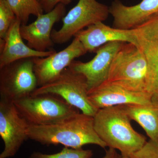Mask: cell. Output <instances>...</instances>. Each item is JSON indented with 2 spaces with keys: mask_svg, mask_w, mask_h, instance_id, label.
Instances as JSON below:
<instances>
[{
  "mask_svg": "<svg viewBox=\"0 0 158 158\" xmlns=\"http://www.w3.org/2000/svg\"><path fill=\"white\" fill-rule=\"evenodd\" d=\"M65 6L59 4L52 11L44 13L30 24H21L20 28L23 39L29 47L39 52L50 50L54 43L52 39L53 27L65 15Z\"/></svg>",
  "mask_w": 158,
  "mask_h": 158,
  "instance_id": "8fae6325",
  "label": "cell"
},
{
  "mask_svg": "<svg viewBox=\"0 0 158 158\" xmlns=\"http://www.w3.org/2000/svg\"><path fill=\"white\" fill-rule=\"evenodd\" d=\"M110 14L109 7L96 0H79L62 19L61 28L53 29L52 40L54 44L65 43L85 28L104 21Z\"/></svg>",
  "mask_w": 158,
  "mask_h": 158,
  "instance_id": "8992f818",
  "label": "cell"
},
{
  "mask_svg": "<svg viewBox=\"0 0 158 158\" xmlns=\"http://www.w3.org/2000/svg\"><path fill=\"white\" fill-rule=\"evenodd\" d=\"M109 8L113 18V27L121 30L136 29L158 15V0H142L131 6L115 0Z\"/></svg>",
  "mask_w": 158,
  "mask_h": 158,
  "instance_id": "4fadbf2b",
  "label": "cell"
},
{
  "mask_svg": "<svg viewBox=\"0 0 158 158\" xmlns=\"http://www.w3.org/2000/svg\"><path fill=\"white\" fill-rule=\"evenodd\" d=\"M73 0H40V3L44 13H47L53 10L59 4L66 6L70 4Z\"/></svg>",
  "mask_w": 158,
  "mask_h": 158,
  "instance_id": "7402d4cb",
  "label": "cell"
},
{
  "mask_svg": "<svg viewBox=\"0 0 158 158\" xmlns=\"http://www.w3.org/2000/svg\"><path fill=\"white\" fill-rule=\"evenodd\" d=\"M93 152L90 150L74 149L65 147L60 152L53 154H46L34 152L29 158H91Z\"/></svg>",
  "mask_w": 158,
  "mask_h": 158,
  "instance_id": "d6986e66",
  "label": "cell"
},
{
  "mask_svg": "<svg viewBox=\"0 0 158 158\" xmlns=\"http://www.w3.org/2000/svg\"></svg>",
  "mask_w": 158,
  "mask_h": 158,
  "instance_id": "484cf974",
  "label": "cell"
},
{
  "mask_svg": "<svg viewBox=\"0 0 158 158\" xmlns=\"http://www.w3.org/2000/svg\"><path fill=\"white\" fill-rule=\"evenodd\" d=\"M124 42L114 41L106 44L96 50L93 59L84 62L74 60L69 67L85 77L88 92L105 83L116 53Z\"/></svg>",
  "mask_w": 158,
  "mask_h": 158,
  "instance_id": "30bf717a",
  "label": "cell"
},
{
  "mask_svg": "<svg viewBox=\"0 0 158 158\" xmlns=\"http://www.w3.org/2000/svg\"><path fill=\"white\" fill-rule=\"evenodd\" d=\"M13 103L30 125L55 124L80 113L78 109L52 94L31 95Z\"/></svg>",
  "mask_w": 158,
  "mask_h": 158,
  "instance_id": "277c9868",
  "label": "cell"
},
{
  "mask_svg": "<svg viewBox=\"0 0 158 158\" xmlns=\"http://www.w3.org/2000/svg\"><path fill=\"white\" fill-rule=\"evenodd\" d=\"M121 155H119L116 152V149L109 148L106 151L104 156L103 158H120Z\"/></svg>",
  "mask_w": 158,
  "mask_h": 158,
  "instance_id": "603a6c76",
  "label": "cell"
},
{
  "mask_svg": "<svg viewBox=\"0 0 158 158\" xmlns=\"http://www.w3.org/2000/svg\"><path fill=\"white\" fill-rule=\"evenodd\" d=\"M33 58L21 59L0 68V96L15 102L32 95L38 88Z\"/></svg>",
  "mask_w": 158,
  "mask_h": 158,
  "instance_id": "52a82bcc",
  "label": "cell"
},
{
  "mask_svg": "<svg viewBox=\"0 0 158 158\" xmlns=\"http://www.w3.org/2000/svg\"><path fill=\"white\" fill-rule=\"evenodd\" d=\"M135 30L138 46L147 59L149 69V94L158 108V15Z\"/></svg>",
  "mask_w": 158,
  "mask_h": 158,
  "instance_id": "7c38bea8",
  "label": "cell"
},
{
  "mask_svg": "<svg viewBox=\"0 0 158 158\" xmlns=\"http://www.w3.org/2000/svg\"><path fill=\"white\" fill-rule=\"evenodd\" d=\"M93 118L99 138L123 156L129 158L147 142L145 136L133 128L124 105L99 109Z\"/></svg>",
  "mask_w": 158,
  "mask_h": 158,
  "instance_id": "7a4b0ae2",
  "label": "cell"
},
{
  "mask_svg": "<svg viewBox=\"0 0 158 158\" xmlns=\"http://www.w3.org/2000/svg\"><path fill=\"white\" fill-rule=\"evenodd\" d=\"M21 22L16 18L6 34L4 46L0 49V68L21 59L45 57L56 52L52 49L39 52L29 47L23 42L21 35Z\"/></svg>",
  "mask_w": 158,
  "mask_h": 158,
  "instance_id": "2e32d148",
  "label": "cell"
},
{
  "mask_svg": "<svg viewBox=\"0 0 158 158\" xmlns=\"http://www.w3.org/2000/svg\"><path fill=\"white\" fill-rule=\"evenodd\" d=\"M30 124L21 116L14 103L0 100V136L4 141L1 158L14 156L28 138Z\"/></svg>",
  "mask_w": 158,
  "mask_h": 158,
  "instance_id": "ba28073f",
  "label": "cell"
},
{
  "mask_svg": "<svg viewBox=\"0 0 158 158\" xmlns=\"http://www.w3.org/2000/svg\"><path fill=\"white\" fill-rule=\"evenodd\" d=\"M131 120L138 123L150 140L158 143V108L153 104L124 105Z\"/></svg>",
  "mask_w": 158,
  "mask_h": 158,
  "instance_id": "e0dca14e",
  "label": "cell"
},
{
  "mask_svg": "<svg viewBox=\"0 0 158 158\" xmlns=\"http://www.w3.org/2000/svg\"><path fill=\"white\" fill-rule=\"evenodd\" d=\"M28 138L43 145L61 144L74 149L89 144L107 147L95 131L93 117L83 113L55 124L30 125Z\"/></svg>",
  "mask_w": 158,
  "mask_h": 158,
  "instance_id": "6da1fadb",
  "label": "cell"
},
{
  "mask_svg": "<svg viewBox=\"0 0 158 158\" xmlns=\"http://www.w3.org/2000/svg\"><path fill=\"white\" fill-rule=\"evenodd\" d=\"M52 94L61 98L85 115L94 117L98 111L88 97V90L85 77L67 67L52 82L38 87L32 95Z\"/></svg>",
  "mask_w": 158,
  "mask_h": 158,
  "instance_id": "5b68a950",
  "label": "cell"
},
{
  "mask_svg": "<svg viewBox=\"0 0 158 158\" xmlns=\"http://www.w3.org/2000/svg\"><path fill=\"white\" fill-rule=\"evenodd\" d=\"M22 24H27L31 15L36 17L44 13L38 0H6Z\"/></svg>",
  "mask_w": 158,
  "mask_h": 158,
  "instance_id": "ac0fdd59",
  "label": "cell"
},
{
  "mask_svg": "<svg viewBox=\"0 0 158 158\" xmlns=\"http://www.w3.org/2000/svg\"><path fill=\"white\" fill-rule=\"evenodd\" d=\"M88 97L98 110L123 105L152 104L148 94L133 92L119 86L105 84L89 91Z\"/></svg>",
  "mask_w": 158,
  "mask_h": 158,
  "instance_id": "9a60e30c",
  "label": "cell"
},
{
  "mask_svg": "<svg viewBox=\"0 0 158 158\" xmlns=\"http://www.w3.org/2000/svg\"><path fill=\"white\" fill-rule=\"evenodd\" d=\"M38 1H39V2H40V0H38Z\"/></svg>",
  "mask_w": 158,
  "mask_h": 158,
  "instance_id": "d4e9b609",
  "label": "cell"
},
{
  "mask_svg": "<svg viewBox=\"0 0 158 158\" xmlns=\"http://www.w3.org/2000/svg\"><path fill=\"white\" fill-rule=\"evenodd\" d=\"M104 84L150 95L148 64L138 45L123 44L113 59L107 79Z\"/></svg>",
  "mask_w": 158,
  "mask_h": 158,
  "instance_id": "3957f363",
  "label": "cell"
},
{
  "mask_svg": "<svg viewBox=\"0 0 158 158\" xmlns=\"http://www.w3.org/2000/svg\"><path fill=\"white\" fill-rule=\"evenodd\" d=\"M16 15L6 0H0V38L4 39Z\"/></svg>",
  "mask_w": 158,
  "mask_h": 158,
  "instance_id": "ffe728a7",
  "label": "cell"
},
{
  "mask_svg": "<svg viewBox=\"0 0 158 158\" xmlns=\"http://www.w3.org/2000/svg\"><path fill=\"white\" fill-rule=\"evenodd\" d=\"M120 158H129V157H127L123 156H122L121 155V157H120Z\"/></svg>",
  "mask_w": 158,
  "mask_h": 158,
  "instance_id": "cb8c5ba5",
  "label": "cell"
},
{
  "mask_svg": "<svg viewBox=\"0 0 158 158\" xmlns=\"http://www.w3.org/2000/svg\"><path fill=\"white\" fill-rule=\"evenodd\" d=\"M88 52L76 37L64 49L56 52L48 56L34 58V70L38 87L52 82L69 67L75 59Z\"/></svg>",
  "mask_w": 158,
  "mask_h": 158,
  "instance_id": "9c48e42d",
  "label": "cell"
},
{
  "mask_svg": "<svg viewBox=\"0 0 158 158\" xmlns=\"http://www.w3.org/2000/svg\"><path fill=\"white\" fill-rule=\"evenodd\" d=\"M81 41L88 52H95L108 43L120 41L138 45L135 30H124L111 27L103 22L89 26L75 36Z\"/></svg>",
  "mask_w": 158,
  "mask_h": 158,
  "instance_id": "5bb4252c",
  "label": "cell"
},
{
  "mask_svg": "<svg viewBox=\"0 0 158 158\" xmlns=\"http://www.w3.org/2000/svg\"><path fill=\"white\" fill-rule=\"evenodd\" d=\"M129 158H158V143L150 140Z\"/></svg>",
  "mask_w": 158,
  "mask_h": 158,
  "instance_id": "44dd1931",
  "label": "cell"
}]
</instances>
